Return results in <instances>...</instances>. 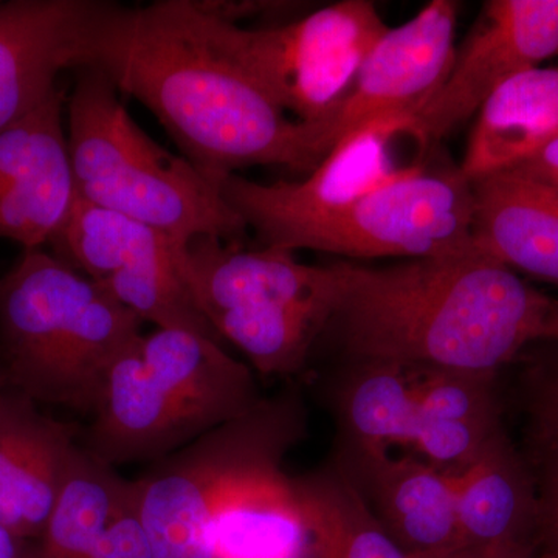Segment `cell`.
Listing matches in <instances>:
<instances>
[{
  "mask_svg": "<svg viewBox=\"0 0 558 558\" xmlns=\"http://www.w3.org/2000/svg\"><path fill=\"white\" fill-rule=\"evenodd\" d=\"M87 558H154L138 509V488L132 480L119 510Z\"/></svg>",
  "mask_w": 558,
  "mask_h": 558,
  "instance_id": "cell-26",
  "label": "cell"
},
{
  "mask_svg": "<svg viewBox=\"0 0 558 558\" xmlns=\"http://www.w3.org/2000/svg\"><path fill=\"white\" fill-rule=\"evenodd\" d=\"M333 465L409 556L461 548L453 475L414 454L339 439Z\"/></svg>",
  "mask_w": 558,
  "mask_h": 558,
  "instance_id": "cell-14",
  "label": "cell"
},
{
  "mask_svg": "<svg viewBox=\"0 0 558 558\" xmlns=\"http://www.w3.org/2000/svg\"><path fill=\"white\" fill-rule=\"evenodd\" d=\"M330 267L336 295L319 341H336L351 365L497 374L534 344L558 340V300L476 244L395 266Z\"/></svg>",
  "mask_w": 558,
  "mask_h": 558,
  "instance_id": "cell-2",
  "label": "cell"
},
{
  "mask_svg": "<svg viewBox=\"0 0 558 558\" xmlns=\"http://www.w3.org/2000/svg\"><path fill=\"white\" fill-rule=\"evenodd\" d=\"M292 480L310 558H410L336 465Z\"/></svg>",
  "mask_w": 558,
  "mask_h": 558,
  "instance_id": "cell-22",
  "label": "cell"
},
{
  "mask_svg": "<svg viewBox=\"0 0 558 558\" xmlns=\"http://www.w3.org/2000/svg\"><path fill=\"white\" fill-rule=\"evenodd\" d=\"M76 194L186 245L201 236L240 242L247 227L220 186L135 123L100 69H76L65 102Z\"/></svg>",
  "mask_w": 558,
  "mask_h": 558,
  "instance_id": "cell-5",
  "label": "cell"
},
{
  "mask_svg": "<svg viewBox=\"0 0 558 558\" xmlns=\"http://www.w3.org/2000/svg\"><path fill=\"white\" fill-rule=\"evenodd\" d=\"M558 138V68H535L502 83L476 112L465 178L513 170Z\"/></svg>",
  "mask_w": 558,
  "mask_h": 558,
  "instance_id": "cell-20",
  "label": "cell"
},
{
  "mask_svg": "<svg viewBox=\"0 0 558 558\" xmlns=\"http://www.w3.org/2000/svg\"><path fill=\"white\" fill-rule=\"evenodd\" d=\"M76 436L16 389L0 391V526L20 542L43 534Z\"/></svg>",
  "mask_w": 558,
  "mask_h": 558,
  "instance_id": "cell-16",
  "label": "cell"
},
{
  "mask_svg": "<svg viewBox=\"0 0 558 558\" xmlns=\"http://www.w3.org/2000/svg\"><path fill=\"white\" fill-rule=\"evenodd\" d=\"M0 558H22L20 539L2 526H0Z\"/></svg>",
  "mask_w": 558,
  "mask_h": 558,
  "instance_id": "cell-30",
  "label": "cell"
},
{
  "mask_svg": "<svg viewBox=\"0 0 558 558\" xmlns=\"http://www.w3.org/2000/svg\"><path fill=\"white\" fill-rule=\"evenodd\" d=\"M453 481L461 548L529 545L537 549L534 476L505 428Z\"/></svg>",
  "mask_w": 558,
  "mask_h": 558,
  "instance_id": "cell-18",
  "label": "cell"
},
{
  "mask_svg": "<svg viewBox=\"0 0 558 558\" xmlns=\"http://www.w3.org/2000/svg\"><path fill=\"white\" fill-rule=\"evenodd\" d=\"M524 457L537 490V558H558V428L531 422Z\"/></svg>",
  "mask_w": 558,
  "mask_h": 558,
  "instance_id": "cell-24",
  "label": "cell"
},
{
  "mask_svg": "<svg viewBox=\"0 0 558 558\" xmlns=\"http://www.w3.org/2000/svg\"><path fill=\"white\" fill-rule=\"evenodd\" d=\"M7 387L5 376H3L2 369H0V391Z\"/></svg>",
  "mask_w": 558,
  "mask_h": 558,
  "instance_id": "cell-32",
  "label": "cell"
},
{
  "mask_svg": "<svg viewBox=\"0 0 558 558\" xmlns=\"http://www.w3.org/2000/svg\"><path fill=\"white\" fill-rule=\"evenodd\" d=\"M50 245L54 256L94 281L178 263L185 247L161 231L81 199L78 194Z\"/></svg>",
  "mask_w": 558,
  "mask_h": 558,
  "instance_id": "cell-21",
  "label": "cell"
},
{
  "mask_svg": "<svg viewBox=\"0 0 558 558\" xmlns=\"http://www.w3.org/2000/svg\"><path fill=\"white\" fill-rule=\"evenodd\" d=\"M183 278L220 340L266 376L306 368L336 295L332 267L300 263L279 247L201 236L180 255Z\"/></svg>",
  "mask_w": 558,
  "mask_h": 558,
  "instance_id": "cell-6",
  "label": "cell"
},
{
  "mask_svg": "<svg viewBox=\"0 0 558 558\" xmlns=\"http://www.w3.org/2000/svg\"><path fill=\"white\" fill-rule=\"evenodd\" d=\"M472 189L475 244L509 269L558 282V190L517 170Z\"/></svg>",
  "mask_w": 558,
  "mask_h": 558,
  "instance_id": "cell-17",
  "label": "cell"
},
{
  "mask_svg": "<svg viewBox=\"0 0 558 558\" xmlns=\"http://www.w3.org/2000/svg\"><path fill=\"white\" fill-rule=\"evenodd\" d=\"M65 102L60 86L0 131V240L24 250L50 245L76 201Z\"/></svg>",
  "mask_w": 558,
  "mask_h": 558,
  "instance_id": "cell-13",
  "label": "cell"
},
{
  "mask_svg": "<svg viewBox=\"0 0 558 558\" xmlns=\"http://www.w3.org/2000/svg\"><path fill=\"white\" fill-rule=\"evenodd\" d=\"M194 7L208 16L241 25L245 20H281L282 24L293 21L292 13L303 10L300 2H263V0H193Z\"/></svg>",
  "mask_w": 558,
  "mask_h": 558,
  "instance_id": "cell-27",
  "label": "cell"
},
{
  "mask_svg": "<svg viewBox=\"0 0 558 558\" xmlns=\"http://www.w3.org/2000/svg\"><path fill=\"white\" fill-rule=\"evenodd\" d=\"M304 429L299 396L282 392L150 462L135 484L154 558H215L213 517L223 488L245 470L282 462Z\"/></svg>",
  "mask_w": 558,
  "mask_h": 558,
  "instance_id": "cell-7",
  "label": "cell"
},
{
  "mask_svg": "<svg viewBox=\"0 0 558 558\" xmlns=\"http://www.w3.org/2000/svg\"><path fill=\"white\" fill-rule=\"evenodd\" d=\"M458 3L432 0L416 16L377 40L347 94L311 123L322 161L341 142L376 121L407 119L442 87L453 65Z\"/></svg>",
  "mask_w": 558,
  "mask_h": 558,
  "instance_id": "cell-10",
  "label": "cell"
},
{
  "mask_svg": "<svg viewBox=\"0 0 558 558\" xmlns=\"http://www.w3.org/2000/svg\"><path fill=\"white\" fill-rule=\"evenodd\" d=\"M86 65L149 109L216 185L245 168L312 172L322 163L311 124L289 117L209 43L191 0L102 2Z\"/></svg>",
  "mask_w": 558,
  "mask_h": 558,
  "instance_id": "cell-1",
  "label": "cell"
},
{
  "mask_svg": "<svg viewBox=\"0 0 558 558\" xmlns=\"http://www.w3.org/2000/svg\"><path fill=\"white\" fill-rule=\"evenodd\" d=\"M201 31L293 120L317 123L347 94L388 31L368 0H343L274 27L248 28L202 13Z\"/></svg>",
  "mask_w": 558,
  "mask_h": 558,
  "instance_id": "cell-8",
  "label": "cell"
},
{
  "mask_svg": "<svg viewBox=\"0 0 558 558\" xmlns=\"http://www.w3.org/2000/svg\"><path fill=\"white\" fill-rule=\"evenodd\" d=\"M260 399L252 369L222 344L156 329L110 366L81 446L112 468L154 462Z\"/></svg>",
  "mask_w": 558,
  "mask_h": 558,
  "instance_id": "cell-4",
  "label": "cell"
},
{
  "mask_svg": "<svg viewBox=\"0 0 558 558\" xmlns=\"http://www.w3.org/2000/svg\"><path fill=\"white\" fill-rule=\"evenodd\" d=\"M513 170L558 190V138Z\"/></svg>",
  "mask_w": 558,
  "mask_h": 558,
  "instance_id": "cell-28",
  "label": "cell"
},
{
  "mask_svg": "<svg viewBox=\"0 0 558 558\" xmlns=\"http://www.w3.org/2000/svg\"><path fill=\"white\" fill-rule=\"evenodd\" d=\"M410 558H473V553L470 548H458L444 550V553L416 554Z\"/></svg>",
  "mask_w": 558,
  "mask_h": 558,
  "instance_id": "cell-31",
  "label": "cell"
},
{
  "mask_svg": "<svg viewBox=\"0 0 558 558\" xmlns=\"http://www.w3.org/2000/svg\"><path fill=\"white\" fill-rule=\"evenodd\" d=\"M398 137L395 119L376 121L330 150L307 179L259 183L233 174L220 183V193L260 245H269L290 227L343 207L413 170L416 163L392 159L389 146Z\"/></svg>",
  "mask_w": 558,
  "mask_h": 558,
  "instance_id": "cell-12",
  "label": "cell"
},
{
  "mask_svg": "<svg viewBox=\"0 0 558 558\" xmlns=\"http://www.w3.org/2000/svg\"><path fill=\"white\" fill-rule=\"evenodd\" d=\"M524 355L523 385L531 422L558 428V340L534 344Z\"/></svg>",
  "mask_w": 558,
  "mask_h": 558,
  "instance_id": "cell-25",
  "label": "cell"
},
{
  "mask_svg": "<svg viewBox=\"0 0 558 558\" xmlns=\"http://www.w3.org/2000/svg\"><path fill=\"white\" fill-rule=\"evenodd\" d=\"M143 322L94 279L44 250L0 277V369L39 405L92 414L110 366Z\"/></svg>",
  "mask_w": 558,
  "mask_h": 558,
  "instance_id": "cell-3",
  "label": "cell"
},
{
  "mask_svg": "<svg viewBox=\"0 0 558 558\" xmlns=\"http://www.w3.org/2000/svg\"><path fill=\"white\" fill-rule=\"evenodd\" d=\"M310 534L281 462L234 476L213 517L215 558H310Z\"/></svg>",
  "mask_w": 558,
  "mask_h": 558,
  "instance_id": "cell-19",
  "label": "cell"
},
{
  "mask_svg": "<svg viewBox=\"0 0 558 558\" xmlns=\"http://www.w3.org/2000/svg\"><path fill=\"white\" fill-rule=\"evenodd\" d=\"M558 57V0H490L454 54L449 76L421 110L398 119L400 135L428 146L476 116L506 81Z\"/></svg>",
  "mask_w": 558,
  "mask_h": 558,
  "instance_id": "cell-11",
  "label": "cell"
},
{
  "mask_svg": "<svg viewBox=\"0 0 558 558\" xmlns=\"http://www.w3.org/2000/svg\"><path fill=\"white\" fill-rule=\"evenodd\" d=\"M102 0L0 3V131L60 87L64 70L84 64Z\"/></svg>",
  "mask_w": 558,
  "mask_h": 558,
  "instance_id": "cell-15",
  "label": "cell"
},
{
  "mask_svg": "<svg viewBox=\"0 0 558 558\" xmlns=\"http://www.w3.org/2000/svg\"><path fill=\"white\" fill-rule=\"evenodd\" d=\"M473 244L472 182L459 167L416 165L388 185L290 227L264 247L409 260Z\"/></svg>",
  "mask_w": 558,
  "mask_h": 558,
  "instance_id": "cell-9",
  "label": "cell"
},
{
  "mask_svg": "<svg viewBox=\"0 0 558 558\" xmlns=\"http://www.w3.org/2000/svg\"><path fill=\"white\" fill-rule=\"evenodd\" d=\"M473 558H537V549L529 545L492 546V548H470Z\"/></svg>",
  "mask_w": 558,
  "mask_h": 558,
  "instance_id": "cell-29",
  "label": "cell"
},
{
  "mask_svg": "<svg viewBox=\"0 0 558 558\" xmlns=\"http://www.w3.org/2000/svg\"><path fill=\"white\" fill-rule=\"evenodd\" d=\"M116 468L78 442L43 534L28 558H87L119 510L130 487Z\"/></svg>",
  "mask_w": 558,
  "mask_h": 558,
  "instance_id": "cell-23",
  "label": "cell"
}]
</instances>
